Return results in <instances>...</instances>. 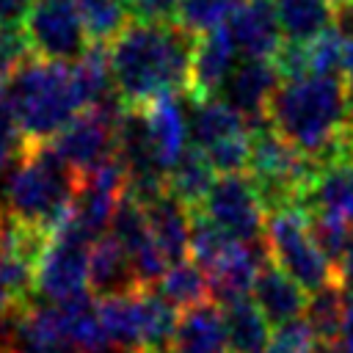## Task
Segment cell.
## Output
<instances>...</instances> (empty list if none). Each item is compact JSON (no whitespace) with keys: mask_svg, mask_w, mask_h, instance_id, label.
<instances>
[{"mask_svg":"<svg viewBox=\"0 0 353 353\" xmlns=\"http://www.w3.org/2000/svg\"><path fill=\"white\" fill-rule=\"evenodd\" d=\"M237 52L240 50L226 22L199 33L193 47V61H190V83H188L190 102L210 99L226 85L232 69L237 66L234 63Z\"/></svg>","mask_w":353,"mask_h":353,"instance_id":"11","label":"cell"},{"mask_svg":"<svg viewBox=\"0 0 353 353\" xmlns=\"http://www.w3.org/2000/svg\"><path fill=\"white\" fill-rule=\"evenodd\" d=\"M240 3L243 0H182L176 22L199 36L215 25H223V19H229Z\"/></svg>","mask_w":353,"mask_h":353,"instance_id":"31","label":"cell"},{"mask_svg":"<svg viewBox=\"0 0 353 353\" xmlns=\"http://www.w3.org/2000/svg\"><path fill=\"white\" fill-rule=\"evenodd\" d=\"M265 245L270 259L281 265L306 292H317L339 281V268L317 245L309 226V210L298 201L268 210Z\"/></svg>","mask_w":353,"mask_h":353,"instance_id":"6","label":"cell"},{"mask_svg":"<svg viewBox=\"0 0 353 353\" xmlns=\"http://www.w3.org/2000/svg\"><path fill=\"white\" fill-rule=\"evenodd\" d=\"M251 292H254V301H256V306L262 309V314L268 317L270 325L301 317L303 309H306V301H309V292L281 265H276L270 256L259 268Z\"/></svg>","mask_w":353,"mask_h":353,"instance_id":"17","label":"cell"},{"mask_svg":"<svg viewBox=\"0 0 353 353\" xmlns=\"http://www.w3.org/2000/svg\"><path fill=\"white\" fill-rule=\"evenodd\" d=\"M80 174L69 168L50 141H25L17 163L6 174V212L39 232L52 234L74 207Z\"/></svg>","mask_w":353,"mask_h":353,"instance_id":"3","label":"cell"},{"mask_svg":"<svg viewBox=\"0 0 353 353\" xmlns=\"http://www.w3.org/2000/svg\"><path fill=\"white\" fill-rule=\"evenodd\" d=\"M350 152H353V121H350Z\"/></svg>","mask_w":353,"mask_h":353,"instance_id":"45","label":"cell"},{"mask_svg":"<svg viewBox=\"0 0 353 353\" xmlns=\"http://www.w3.org/2000/svg\"><path fill=\"white\" fill-rule=\"evenodd\" d=\"M229 30L234 36L237 50L245 58H276L281 50V25L276 14V0H243L232 17Z\"/></svg>","mask_w":353,"mask_h":353,"instance_id":"14","label":"cell"},{"mask_svg":"<svg viewBox=\"0 0 353 353\" xmlns=\"http://www.w3.org/2000/svg\"><path fill=\"white\" fill-rule=\"evenodd\" d=\"M226 331H229V350L232 353H256L270 345V323L248 295L221 303Z\"/></svg>","mask_w":353,"mask_h":353,"instance_id":"24","label":"cell"},{"mask_svg":"<svg viewBox=\"0 0 353 353\" xmlns=\"http://www.w3.org/2000/svg\"><path fill=\"white\" fill-rule=\"evenodd\" d=\"M279 69L270 58H245L237 63L223 85V99L248 121V127H259L268 121V105L279 88Z\"/></svg>","mask_w":353,"mask_h":353,"instance_id":"12","label":"cell"},{"mask_svg":"<svg viewBox=\"0 0 353 353\" xmlns=\"http://www.w3.org/2000/svg\"><path fill=\"white\" fill-rule=\"evenodd\" d=\"M309 226H312V234H314L317 245L323 248V254L339 268L347 245L353 243L350 240V221H347V215L314 210V212H309Z\"/></svg>","mask_w":353,"mask_h":353,"instance_id":"30","label":"cell"},{"mask_svg":"<svg viewBox=\"0 0 353 353\" xmlns=\"http://www.w3.org/2000/svg\"><path fill=\"white\" fill-rule=\"evenodd\" d=\"M33 0H0V25H22Z\"/></svg>","mask_w":353,"mask_h":353,"instance_id":"38","label":"cell"},{"mask_svg":"<svg viewBox=\"0 0 353 353\" xmlns=\"http://www.w3.org/2000/svg\"><path fill=\"white\" fill-rule=\"evenodd\" d=\"M171 353H232L223 309L215 303H199L179 314Z\"/></svg>","mask_w":353,"mask_h":353,"instance_id":"18","label":"cell"},{"mask_svg":"<svg viewBox=\"0 0 353 353\" xmlns=\"http://www.w3.org/2000/svg\"><path fill=\"white\" fill-rule=\"evenodd\" d=\"M141 290L97 298L105 331L110 334V339L124 353H143V301H141Z\"/></svg>","mask_w":353,"mask_h":353,"instance_id":"21","label":"cell"},{"mask_svg":"<svg viewBox=\"0 0 353 353\" xmlns=\"http://www.w3.org/2000/svg\"><path fill=\"white\" fill-rule=\"evenodd\" d=\"M234 243L232 234H226L204 210H190V259L199 262L204 270H210Z\"/></svg>","mask_w":353,"mask_h":353,"instance_id":"28","label":"cell"},{"mask_svg":"<svg viewBox=\"0 0 353 353\" xmlns=\"http://www.w3.org/2000/svg\"><path fill=\"white\" fill-rule=\"evenodd\" d=\"M199 210H204L234 240H243V243L265 240L268 207H265L254 179L245 174L215 176V182Z\"/></svg>","mask_w":353,"mask_h":353,"instance_id":"10","label":"cell"},{"mask_svg":"<svg viewBox=\"0 0 353 353\" xmlns=\"http://www.w3.org/2000/svg\"><path fill=\"white\" fill-rule=\"evenodd\" d=\"M339 281H342V287L347 292H353V243L347 245V251H345V256L339 262Z\"/></svg>","mask_w":353,"mask_h":353,"instance_id":"40","label":"cell"},{"mask_svg":"<svg viewBox=\"0 0 353 353\" xmlns=\"http://www.w3.org/2000/svg\"><path fill=\"white\" fill-rule=\"evenodd\" d=\"M243 130H251L248 121L226 102V99H218V97H210V99H201V102H193V110H190V143L201 146V149H210L212 143L234 135V132H243Z\"/></svg>","mask_w":353,"mask_h":353,"instance_id":"25","label":"cell"},{"mask_svg":"<svg viewBox=\"0 0 353 353\" xmlns=\"http://www.w3.org/2000/svg\"><path fill=\"white\" fill-rule=\"evenodd\" d=\"M212 182H215V165L210 163L207 152L196 143H190L165 174L168 193L176 196L190 210H199L204 204Z\"/></svg>","mask_w":353,"mask_h":353,"instance_id":"22","label":"cell"},{"mask_svg":"<svg viewBox=\"0 0 353 353\" xmlns=\"http://www.w3.org/2000/svg\"><path fill=\"white\" fill-rule=\"evenodd\" d=\"M256 353H273V350H256Z\"/></svg>","mask_w":353,"mask_h":353,"instance_id":"46","label":"cell"},{"mask_svg":"<svg viewBox=\"0 0 353 353\" xmlns=\"http://www.w3.org/2000/svg\"><path fill=\"white\" fill-rule=\"evenodd\" d=\"M303 207L309 212H336L347 215L353 207V157L350 154H334L320 163L306 196Z\"/></svg>","mask_w":353,"mask_h":353,"instance_id":"19","label":"cell"},{"mask_svg":"<svg viewBox=\"0 0 353 353\" xmlns=\"http://www.w3.org/2000/svg\"><path fill=\"white\" fill-rule=\"evenodd\" d=\"M309 47V66L312 74H339L342 58H345V33L334 22L328 30H323L317 39L306 41Z\"/></svg>","mask_w":353,"mask_h":353,"instance_id":"34","label":"cell"},{"mask_svg":"<svg viewBox=\"0 0 353 353\" xmlns=\"http://www.w3.org/2000/svg\"><path fill=\"white\" fill-rule=\"evenodd\" d=\"M8 94L19 130L30 143L50 141L85 108L74 83V69L36 52L8 77Z\"/></svg>","mask_w":353,"mask_h":353,"instance_id":"4","label":"cell"},{"mask_svg":"<svg viewBox=\"0 0 353 353\" xmlns=\"http://www.w3.org/2000/svg\"><path fill=\"white\" fill-rule=\"evenodd\" d=\"M336 353H353V292H347L345 301V320H342V331L334 342Z\"/></svg>","mask_w":353,"mask_h":353,"instance_id":"39","label":"cell"},{"mask_svg":"<svg viewBox=\"0 0 353 353\" xmlns=\"http://www.w3.org/2000/svg\"><path fill=\"white\" fill-rule=\"evenodd\" d=\"M124 110L127 105L119 97L94 108H83L61 132L50 138V146L69 168L85 174L110 154H116V130Z\"/></svg>","mask_w":353,"mask_h":353,"instance_id":"8","label":"cell"},{"mask_svg":"<svg viewBox=\"0 0 353 353\" xmlns=\"http://www.w3.org/2000/svg\"><path fill=\"white\" fill-rule=\"evenodd\" d=\"M154 290H157L176 312H185V309H190V306H199V303L212 301L210 276H207V270H204L199 262H193V259L171 262L168 270L163 273V279L154 284Z\"/></svg>","mask_w":353,"mask_h":353,"instance_id":"26","label":"cell"},{"mask_svg":"<svg viewBox=\"0 0 353 353\" xmlns=\"http://www.w3.org/2000/svg\"><path fill=\"white\" fill-rule=\"evenodd\" d=\"M218 174H245L251 163V130L234 132L204 149Z\"/></svg>","mask_w":353,"mask_h":353,"instance_id":"33","label":"cell"},{"mask_svg":"<svg viewBox=\"0 0 353 353\" xmlns=\"http://www.w3.org/2000/svg\"><path fill=\"white\" fill-rule=\"evenodd\" d=\"M22 146H25V135H22L19 121L14 116L8 80L0 77V176L11 171V165L17 163Z\"/></svg>","mask_w":353,"mask_h":353,"instance_id":"32","label":"cell"},{"mask_svg":"<svg viewBox=\"0 0 353 353\" xmlns=\"http://www.w3.org/2000/svg\"><path fill=\"white\" fill-rule=\"evenodd\" d=\"M347 3H353V0H347Z\"/></svg>","mask_w":353,"mask_h":353,"instance_id":"47","label":"cell"},{"mask_svg":"<svg viewBox=\"0 0 353 353\" xmlns=\"http://www.w3.org/2000/svg\"><path fill=\"white\" fill-rule=\"evenodd\" d=\"M182 0H130V11L135 19L146 22H163V19H176Z\"/></svg>","mask_w":353,"mask_h":353,"instance_id":"37","label":"cell"},{"mask_svg":"<svg viewBox=\"0 0 353 353\" xmlns=\"http://www.w3.org/2000/svg\"><path fill=\"white\" fill-rule=\"evenodd\" d=\"M25 33L36 55L74 63L91 44L77 0H33Z\"/></svg>","mask_w":353,"mask_h":353,"instance_id":"9","label":"cell"},{"mask_svg":"<svg viewBox=\"0 0 353 353\" xmlns=\"http://www.w3.org/2000/svg\"><path fill=\"white\" fill-rule=\"evenodd\" d=\"M317 347V336L306 317H292L287 323L273 325L270 331V350L273 353H312Z\"/></svg>","mask_w":353,"mask_h":353,"instance_id":"35","label":"cell"},{"mask_svg":"<svg viewBox=\"0 0 353 353\" xmlns=\"http://www.w3.org/2000/svg\"><path fill=\"white\" fill-rule=\"evenodd\" d=\"M22 306L17 303V298L11 295V290H8V284L3 281V276H0V320L3 317H8V314H14V312H19Z\"/></svg>","mask_w":353,"mask_h":353,"instance_id":"41","label":"cell"},{"mask_svg":"<svg viewBox=\"0 0 353 353\" xmlns=\"http://www.w3.org/2000/svg\"><path fill=\"white\" fill-rule=\"evenodd\" d=\"M345 301H347V290L342 287V281H334L317 292H309L303 317L312 325L317 342H325V345L336 342L345 320Z\"/></svg>","mask_w":353,"mask_h":353,"instance_id":"27","label":"cell"},{"mask_svg":"<svg viewBox=\"0 0 353 353\" xmlns=\"http://www.w3.org/2000/svg\"><path fill=\"white\" fill-rule=\"evenodd\" d=\"M91 41L108 44L130 22V0H77Z\"/></svg>","mask_w":353,"mask_h":353,"instance_id":"29","label":"cell"},{"mask_svg":"<svg viewBox=\"0 0 353 353\" xmlns=\"http://www.w3.org/2000/svg\"><path fill=\"white\" fill-rule=\"evenodd\" d=\"M88 290H91L94 298H108V295H121V292L141 290L132 259H130L127 248L113 234H102L91 245Z\"/></svg>","mask_w":353,"mask_h":353,"instance_id":"16","label":"cell"},{"mask_svg":"<svg viewBox=\"0 0 353 353\" xmlns=\"http://www.w3.org/2000/svg\"><path fill=\"white\" fill-rule=\"evenodd\" d=\"M312 353H336V350H334V345H325V342H317V347H314Z\"/></svg>","mask_w":353,"mask_h":353,"instance_id":"42","label":"cell"},{"mask_svg":"<svg viewBox=\"0 0 353 353\" xmlns=\"http://www.w3.org/2000/svg\"><path fill=\"white\" fill-rule=\"evenodd\" d=\"M33 55L30 39L25 33V22L22 25H0V77H11L22 61Z\"/></svg>","mask_w":353,"mask_h":353,"instance_id":"36","label":"cell"},{"mask_svg":"<svg viewBox=\"0 0 353 353\" xmlns=\"http://www.w3.org/2000/svg\"><path fill=\"white\" fill-rule=\"evenodd\" d=\"M320 163L287 141L270 121L251 130V163L248 176L254 179L268 210L284 204H303V196L317 174Z\"/></svg>","mask_w":353,"mask_h":353,"instance_id":"5","label":"cell"},{"mask_svg":"<svg viewBox=\"0 0 353 353\" xmlns=\"http://www.w3.org/2000/svg\"><path fill=\"white\" fill-rule=\"evenodd\" d=\"M138 110L143 113V124H146V135H149L154 160L168 174V168L190 146L188 143L190 141V119L185 116V108L179 102V94L157 97V99L146 102Z\"/></svg>","mask_w":353,"mask_h":353,"instance_id":"13","label":"cell"},{"mask_svg":"<svg viewBox=\"0 0 353 353\" xmlns=\"http://www.w3.org/2000/svg\"><path fill=\"white\" fill-rule=\"evenodd\" d=\"M347 221H350V229H353V207H350V212H347Z\"/></svg>","mask_w":353,"mask_h":353,"instance_id":"44","label":"cell"},{"mask_svg":"<svg viewBox=\"0 0 353 353\" xmlns=\"http://www.w3.org/2000/svg\"><path fill=\"white\" fill-rule=\"evenodd\" d=\"M196 39L199 36L176 19H130L119 36L108 41V61L119 99L127 108H143L157 97L188 91Z\"/></svg>","mask_w":353,"mask_h":353,"instance_id":"1","label":"cell"},{"mask_svg":"<svg viewBox=\"0 0 353 353\" xmlns=\"http://www.w3.org/2000/svg\"><path fill=\"white\" fill-rule=\"evenodd\" d=\"M350 99L339 74H303L279 83L268 121L317 163L350 152Z\"/></svg>","mask_w":353,"mask_h":353,"instance_id":"2","label":"cell"},{"mask_svg":"<svg viewBox=\"0 0 353 353\" xmlns=\"http://www.w3.org/2000/svg\"><path fill=\"white\" fill-rule=\"evenodd\" d=\"M268 245L265 240L259 243H243L234 240L229 245V251L207 270L210 276V290H212V301L218 303H229L234 298H243L254 290L256 273L259 268L268 262Z\"/></svg>","mask_w":353,"mask_h":353,"instance_id":"15","label":"cell"},{"mask_svg":"<svg viewBox=\"0 0 353 353\" xmlns=\"http://www.w3.org/2000/svg\"><path fill=\"white\" fill-rule=\"evenodd\" d=\"M154 243L163 248L168 262H179L190 251V207H185L168 190L154 201L143 204Z\"/></svg>","mask_w":353,"mask_h":353,"instance_id":"20","label":"cell"},{"mask_svg":"<svg viewBox=\"0 0 353 353\" xmlns=\"http://www.w3.org/2000/svg\"><path fill=\"white\" fill-rule=\"evenodd\" d=\"M6 218H8V212H6V207L0 204V229H3V223H6Z\"/></svg>","mask_w":353,"mask_h":353,"instance_id":"43","label":"cell"},{"mask_svg":"<svg viewBox=\"0 0 353 353\" xmlns=\"http://www.w3.org/2000/svg\"><path fill=\"white\" fill-rule=\"evenodd\" d=\"M339 0H276L279 25L287 41H312L336 22Z\"/></svg>","mask_w":353,"mask_h":353,"instance_id":"23","label":"cell"},{"mask_svg":"<svg viewBox=\"0 0 353 353\" xmlns=\"http://www.w3.org/2000/svg\"><path fill=\"white\" fill-rule=\"evenodd\" d=\"M97 237H91L69 212L50 234L36 262V295L47 303H63L88 290V256Z\"/></svg>","mask_w":353,"mask_h":353,"instance_id":"7","label":"cell"}]
</instances>
